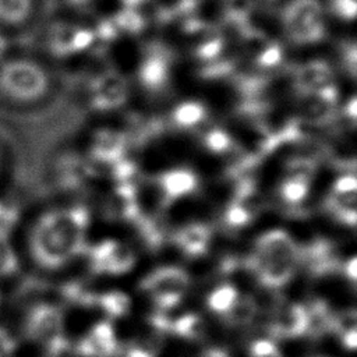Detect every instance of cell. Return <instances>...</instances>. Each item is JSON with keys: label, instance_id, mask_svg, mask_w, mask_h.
Here are the masks:
<instances>
[{"label": "cell", "instance_id": "6da1fadb", "mask_svg": "<svg viewBox=\"0 0 357 357\" xmlns=\"http://www.w3.org/2000/svg\"><path fill=\"white\" fill-rule=\"evenodd\" d=\"M88 213L81 206L54 209L42 215L32 227L29 248L42 266L56 268L73 258L81 248Z\"/></svg>", "mask_w": 357, "mask_h": 357}, {"label": "cell", "instance_id": "7a4b0ae2", "mask_svg": "<svg viewBox=\"0 0 357 357\" xmlns=\"http://www.w3.org/2000/svg\"><path fill=\"white\" fill-rule=\"evenodd\" d=\"M301 252L284 230H269L258 237L251 258L258 279L268 287L286 284L297 271Z\"/></svg>", "mask_w": 357, "mask_h": 357}, {"label": "cell", "instance_id": "3957f363", "mask_svg": "<svg viewBox=\"0 0 357 357\" xmlns=\"http://www.w3.org/2000/svg\"><path fill=\"white\" fill-rule=\"evenodd\" d=\"M50 88L47 70L35 59L10 54L0 63V95L10 102L32 103Z\"/></svg>", "mask_w": 357, "mask_h": 357}, {"label": "cell", "instance_id": "277c9868", "mask_svg": "<svg viewBox=\"0 0 357 357\" xmlns=\"http://www.w3.org/2000/svg\"><path fill=\"white\" fill-rule=\"evenodd\" d=\"M280 22L290 42L300 46L319 43L326 35L325 11L319 0H289Z\"/></svg>", "mask_w": 357, "mask_h": 357}, {"label": "cell", "instance_id": "5b68a950", "mask_svg": "<svg viewBox=\"0 0 357 357\" xmlns=\"http://www.w3.org/2000/svg\"><path fill=\"white\" fill-rule=\"evenodd\" d=\"M162 308H172L180 303L190 286V276L184 269L163 266L149 273L141 283Z\"/></svg>", "mask_w": 357, "mask_h": 357}, {"label": "cell", "instance_id": "8992f818", "mask_svg": "<svg viewBox=\"0 0 357 357\" xmlns=\"http://www.w3.org/2000/svg\"><path fill=\"white\" fill-rule=\"evenodd\" d=\"M96 42L95 31L73 22H54L45 35L47 50L54 56H71L81 53Z\"/></svg>", "mask_w": 357, "mask_h": 357}, {"label": "cell", "instance_id": "52a82bcc", "mask_svg": "<svg viewBox=\"0 0 357 357\" xmlns=\"http://www.w3.org/2000/svg\"><path fill=\"white\" fill-rule=\"evenodd\" d=\"M24 329L32 340L45 344L50 353L64 343L61 337L63 318L54 305L38 304L32 307L25 318Z\"/></svg>", "mask_w": 357, "mask_h": 357}, {"label": "cell", "instance_id": "ba28073f", "mask_svg": "<svg viewBox=\"0 0 357 357\" xmlns=\"http://www.w3.org/2000/svg\"><path fill=\"white\" fill-rule=\"evenodd\" d=\"M91 261L93 269L100 273L121 275L131 269L135 257L128 245L114 240H105L92 248Z\"/></svg>", "mask_w": 357, "mask_h": 357}, {"label": "cell", "instance_id": "9c48e42d", "mask_svg": "<svg viewBox=\"0 0 357 357\" xmlns=\"http://www.w3.org/2000/svg\"><path fill=\"white\" fill-rule=\"evenodd\" d=\"M128 96L126 79L116 71L99 74L89 88L91 105L99 110H109L121 106Z\"/></svg>", "mask_w": 357, "mask_h": 357}, {"label": "cell", "instance_id": "30bf717a", "mask_svg": "<svg viewBox=\"0 0 357 357\" xmlns=\"http://www.w3.org/2000/svg\"><path fill=\"white\" fill-rule=\"evenodd\" d=\"M300 116L311 124L326 123L335 113L337 105V89L331 84L317 92L303 95Z\"/></svg>", "mask_w": 357, "mask_h": 357}, {"label": "cell", "instance_id": "8fae6325", "mask_svg": "<svg viewBox=\"0 0 357 357\" xmlns=\"http://www.w3.org/2000/svg\"><path fill=\"white\" fill-rule=\"evenodd\" d=\"M119 343L113 326L103 321L95 324L79 340L77 353L84 357H112Z\"/></svg>", "mask_w": 357, "mask_h": 357}, {"label": "cell", "instance_id": "7c38bea8", "mask_svg": "<svg viewBox=\"0 0 357 357\" xmlns=\"http://www.w3.org/2000/svg\"><path fill=\"white\" fill-rule=\"evenodd\" d=\"M357 180L354 174L340 176L331 192V206L335 215L346 225L354 227L357 219Z\"/></svg>", "mask_w": 357, "mask_h": 357}, {"label": "cell", "instance_id": "4fadbf2b", "mask_svg": "<svg viewBox=\"0 0 357 357\" xmlns=\"http://www.w3.org/2000/svg\"><path fill=\"white\" fill-rule=\"evenodd\" d=\"M307 308L297 303L279 305L271 321V332L278 337H297L307 332Z\"/></svg>", "mask_w": 357, "mask_h": 357}, {"label": "cell", "instance_id": "5bb4252c", "mask_svg": "<svg viewBox=\"0 0 357 357\" xmlns=\"http://www.w3.org/2000/svg\"><path fill=\"white\" fill-rule=\"evenodd\" d=\"M294 84L303 95L317 92L333 84L332 68L322 60L307 61L296 70Z\"/></svg>", "mask_w": 357, "mask_h": 357}, {"label": "cell", "instance_id": "9a60e30c", "mask_svg": "<svg viewBox=\"0 0 357 357\" xmlns=\"http://www.w3.org/2000/svg\"><path fill=\"white\" fill-rule=\"evenodd\" d=\"M38 11V0H0V28L7 32L29 25Z\"/></svg>", "mask_w": 357, "mask_h": 357}, {"label": "cell", "instance_id": "2e32d148", "mask_svg": "<svg viewBox=\"0 0 357 357\" xmlns=\"http://www.w3.org/2000/svg\"><path fill=\"white\" fill-rule=\"evenodd\" d=\"M126 149V137L113 130H100L95 134L91 153L96 160L103 163H112L121 160Z\"/></svg>", "mask_w": 357, "mask_h": 357}, {"label": "cell", "instance_id": "e0dca14e", "mask_svg": "<svg viewBox=\"0 0 357 357\" xmlns=\"http://www.w3.org/2000/svg\"><path fill=\"white\" fill-rule=\"evenodd\" d=\"M109 215L120 219H134L139 213V204L132 183H120L107 201Z\"/></svg>", "mask_w": 357, "mask_h": 357}, {"label": "cell", "instance_id": "ac0fdd59", "mask_svg": "<svg viewBox=\"0 0 357 357\" xmlns=\"http://www.w3.org/2000/svg\"><path fill=\"white\" fill-rule=\"evenodd\" d=\"M197 176L187 169H174L163 173L159 185L167 199H177L190 195L197 188Z\"/></svg>", "mask_w": 357, "mask_h": 357}, {"label": "cell", "instance_id": "d6986e66", "mask_svg": "<svg viewBox=\"0 0 357 357\" xmlns=\"http://www.w3.org/2000/svg\"><path fill=\"white\" fill-rule=\"evenodd\" d=\"M139 81L148 89L162 88L169 78V61L158 52H152L145 56L138 70Z\"/></svg>", "mask_w": 357, "mask_h": 357}, {"label": "cell", "instance_id": "ffe728a7", "mask_svg": "<svg viewBox=\"0 0 357 357\" xmlns=\"http://www.w3.org/2000/svg\"><path fill=\"white\" fill-rule=\"evenodd\" d=\"M211 241V230L202 223H190L177 234L178 247L188 255H201Z\"/></svg>", "mask_w": 357, "mask_h": 357}, {"label": "cell", "instance_id": "44dd1931", "mask_svg": "<svg viewBox=\"0 0 357 357\" xmlns=\"http://www.w3.org/2000/svg\"><path fill=\"white\" fill-rule=\"evenodd\" d=\"M162 329L155 324L149 331L137 335L126 349V357H156L162 349Z\"/></svg>", "mask_w": 357, "mask_h": 357}, {"label": "cell", "instance_id": "7402d4cb", "mask_svg": "<svg viewBox=\"0 0 357 357\" xmlns=\"http://www.w3.org/2000/svg\"><path fill=\"white\" fill-rule=\"evenodd\" d=\"M167 329L173 331L176 335L180 337H184L187 340H199L204 337L206 332V326L204 319L194 312L183 314L178 318L173 319L169 325Z\"/></svg>", "mask_w": 357, "mask_h": 357}, {"label": "cell", "instance_id": "603a6c76", "mask_svg": "<svg viewBox=\"0 0 357 357\" xmlns=\"http://www.w3.org/2000/svg\"><path fill=\"white\" fill-rule=\"evenodd\" d=\"M240 297L237 289L231 284H220L218 287H215L208 298H206V304L209 307V310H212L216 314L225 315L237 301V298Z\"/></svg>", "mask_w": 357, "mask_h": 357}, {"label": "cell", "instance_id": "cb8c5ba5", "mask_svg": "<svg viewBox=\"0 0 357 357\" xmlns=\"http://www.w3.org/2000/svg\"><path fill=\"white\" fill-rule=\"evenodd\" d=\"M206 112L202 103L199 102H194V100H187L180 103L174 112H173V119L176 121L177 126L183 127V128H191L198 126L204 117H205Z\"/></svg>", "mask_w": 357, "mask_h": 357}, {"label": "cell", "instance_id": "d4e9b609", "mask_svg": "<svg viewBox=\"0 0 357 357\" xmlns=\"http://www.w3.org/2000/svg\"><path fill=\"white\" fill-rule=\"evenodd\" d=\"M310 181L304 177L287 174L280 185V195L289 205H298L310 191Z\"/></svg>", "mask_w": 357, "mask_h": 357}, {"label": "cell", "instance_id": "484cf974", "mask_svg": "<svg viewBox=\"0 0 357 357\" xmlns=\"http://www.w3.org/2000/svg\"><path fill=\"white\" fill-rule=\"evenodd\" d=\"M117 32L135 35L145 26V18L137 11V8H121L113 18H110Z\"/></svg>", "mask_w": 357, "mask_h": 357}, {"label": "cell", "instance_id": "4316f807", "mask_svg": "<svg viewBox=\"0 0 357 357\" xmlns=\"http://www.w3.org/2000/svg\"><path fill=\"white\" fill-rule=\"evenodd\" d=\"M257 314V303L250 297H238L234 305L225 314L226 319L233 325H247Z\"/></svg>", "mask_w": 357, "mask_h": 357}, {"label": "cell", "instance_id": "83f0119b", "mask_svg": "<svg viewBox=\"0 0 357 357\" xmlns=\"http://www.w3.org/2000/svg\"><path fill=\"white\" fill-rule=\"evenodd\" d=\"M98 303L110 317H114V318L126 315L130 311V305H131L130 297L121 291L105 293L99 297Z\"/></svg>", "mask_w": 357, "mask_h": 357}, {"label": "cell", "instance_id": "f1b7e54d", "mask_svg": "<svg viewBox=\"0 0 357 357\" xmlns=\"http://www.w3.org/2000/svg\"><path fill=\"white\" fill-rule=\"evenodd\" d=\"M307 315H308L307 332L319 335L332 328V315L329 314L325 304L317 303L312 307L307 308Z\"/></svg>", "mask_w": 357, "mask_h": 357}, {"label": "cell", "instance_id": "f546056e", "mask_svg": "<svg viewBox=\"0 0 357 357\" xmlns=\"http://www.w3.org/2000/svg\"><path fill=\"white\" fill-rule=\"evenodd\" d=\"M283 59L282 47L275 42H264L259 45V49L255 53L257 64L262 68H273Z\"/></svg>", "mask_w": 357, "mask_h": 357}, {"label": "cell", "instance_id": "4dcf8cb0", "mask_svg": "<svg viewBox=\"0 0 357 357\" xmlns=\"http://www.w3.org/2000/svg\"><path fill=\"white\" fill-rule=\"evenodd\" d=\"M223 49H225L223 39L219 36H215V38L206 39L204 43L199 45V47L197 49V56L199 60H204L212 64L220 59Z\"/></svg>", "mask_w": 357, "mask_h": 357}, {"label": "cell", "instance_id": "1f68e13d", "mask_svg": "<svg viewBox=\"0 0 357 357\" xmlns=\"http://www.w3.org/2000/svg\"><path fill=\"white\" fill-rule=\"evenodd\" d=\"M205 145L213 153H223L231 148L233 141L225 130L215 128L205 135Z\"/></svg>", "mask_w": 357, "mask_h": 357}, {"label": "cell", "instance_id": "d6a6232c", "mask_svg": "<svg viewBox=\"0 0 357 357\" xmlns=\"http://www.w3.org/2000/svg\"><path fill=\"white\" fill-rule=\"evenodd\" d=\"M252 8L251 0H227L226 15L236 24H244Z\"/></svg>", "mask_w": 357, "mask_h": 357}, {"label": "cell", "instance_id": "836d02e7", "mask_svg": "<svg viewBox=\"0 0 357 357\" xmlns=\"http://www.w3.org/2000/svg\"><path fill=\"white\" fill-rule=\"evenodd\" d=\"M250 357H282V353L272 340L258 339L250 347Z\"/></svg>", "mask_w": 357, "mask_h": 357}, {"label": "cell", "instance_id": "e575fe53", "mask_svg": "<svg viewBox=\"0 0 357 357\" xmlns=\"http://www.w3.org/2000/svg\"><path fill=\"white\" fill-rule=\"evenodd\" d=\"M332 11L343 21H353L357 11L356 0H333Z\"/></svg>", "mask_w": 357, "mask_h": 357}, {"label": "cell", "instance_id": "d590c367", "mask_svg": "<svg viewBox=\"0 0 357 357\" xmlns=\"http://www.w3.org/2000/svg\"><path fill=\"white\" fill-rule=\"evenodd\" d=\"M11 54V33L0 28V63Z\"/></svg>", "mask_w": 357, "mask_h": 357}, {"label": "cell", "instance_id": "8d00e7d4", "mask_svg": "<svg viewBox=\"0 0 357 357\" xmlns=\"http://www.w3.org/2000/svg\"><path fill=\"white\" fill-rule=\"evenodd\" d=\"M346 276L350 279L351 283H356V279H357V259L356 257H351L347 262H346Z\"/></svg>", "mask_w": 357, "mask_h": 357}, {"label": "cell", "instance_id": "74e56055", "mask_svg": "<svg viewBox=\"0 0 357 357\" xmlns=\"http://www.w3.org/2000/svg\"><path fill=\"white\" fill-rule=\"evenodd\" d=\"M346 116L349 119H351V120H356V116H357V100H356L354 96L346 105Z\"/></svg>", "mask_w": 357, "mask_h": 357}, {"label": "cell", "instance_id": "f35d334b", "mask_svg": "<svg viewBox=\"0 0 357 357\" xmlns=\"http://www.w3.org/2000/svg\"><path fill=\"white\" fill-rule=\"evenodd\" d=\"M201 357H229V354L220 349H209Z\"/></svg>", "mask_w": 357, "mask_h": 357}, {"label": "cell", "instance_id": "ab89813d", "mask_svg": "<svg viewBox=\"0 0 357 357\" xmlns=\"http://www.w3.org/2000/svg\"><path fill=\"white\" fill-rule=\"evenodd\" d=\"M70 6L77 8H86L89 4H92L93 0H67Z\"/></svg>", "mask_w": 357, "mask_h": 357}, {"label": "cell", "instance_id": "60d3db41", "mask_svg": "<svg viewBox=\"0 0 357 357\" xmlns=\"http://www.w3.org/2000/svg\"><path fill=\"white\" fill-rule=\"evenodd\" d=\"M0 356H1V354H0Z\"/></svg>", "mask_w": 357, "mask_h": 357}]
</instances>
